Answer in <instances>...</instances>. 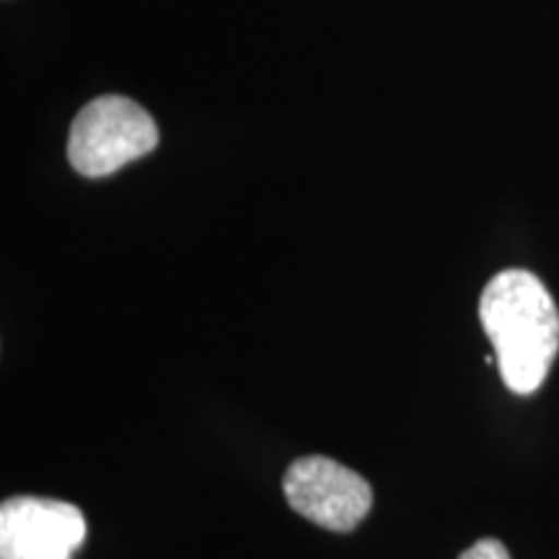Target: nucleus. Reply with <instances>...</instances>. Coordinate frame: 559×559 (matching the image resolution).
<instances>
[{"instance_id": "nucleus-5", "label": "nucleus", "mask_w": 559, "mask_h": 559, "mask_svg": "<svg viewBox=\"0 0 559 559\" xmlns=\"http://www.w3.org/2000/svg\"><path fill=\"white\" fill-rule=\"evenodd\" d=\"M459 559H510V555H508V549L502 547V542L487 536V539H479L477 544H472L466 551H461Z\"/></svg>"}, {"instance_id": "nucleus-4", "label": "nucleus", "mask_w": 559, "mask_h": 559, "mask_svg": "<svg viewBox=\"0 0 559 559\" xmlns=\"http://www.w3.org/2000/svg\"><path fill=\"white\" fill-rule=\"evenodd\" d=\"M86 539L75 506L50 498H19L0 506V559H73Z\"/></svg>"}, {"instance_id": "nucleus-3", "label": "nucleus", "mask_w": 559, "mask_h": 559, "mask_svg": "<svg viewBox=\"0 0 559 559\" xmlns=\"http://www.w3.org/2000/svg\"><path fill=\"white\" fill-rule=\"evenodd\" d=\"M283 489L296 513L340 534L358 526L373 506L368 481L330 456L293 461L283 477Z\"/></svg>"}, {"instance_id": "nucleus-2", "label": "nucleus", "mask_w": 559, "mask_h": 559, "mask_svg": "<svg viewBox=\"0 0 559 559\" xmlns=\"http://www.w3.org/2000/svg\"><path fill=\"white\" fill-rule=\"evenodd\" d=\"M156 145V122L138 102L99 96L70 124L68 158L83 177L99 179L120 171L130 160L148 156Z\"/></svg>"}, {"instance_id": "nucleus-1", "label": "nucleus", "mask_w": 559, "mask_h": 559, "mask_svg": "<svg viewBox=\"0 0 559 559\" xmlns=\"http://www.w3.org/2000/svg\"><path fill=\"white\" fill-rule=\"evenodd\" d=\"M479 319L502 383L513 394H534L559 353V311L544 283L528 270H502L485 285Z\"/></svg>"}]
</instances>
